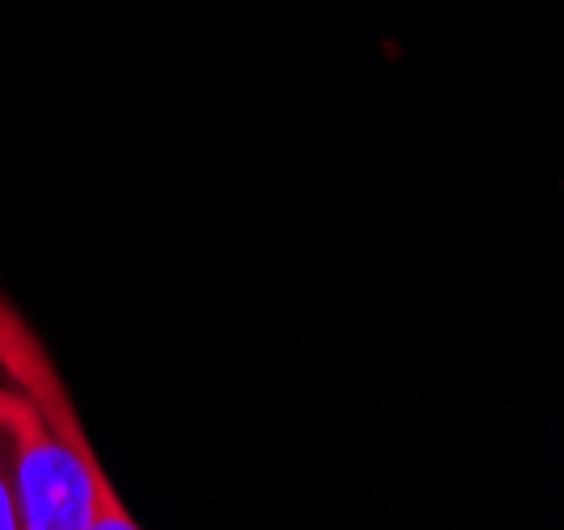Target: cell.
Returning a JSON list of instances; mask_svg holds the SVG:
<instances>
[{
	"mask_svg": "<svg viewBox=\"0 0 564 530\" xmlns=\"http://www.w3.org/2000/svg\"><path fill=\"white\" fill-rule=\"evenodd\" d=\"M89 455L59 370L0 300V480L22 530H89Z\"/></svg>",
	"mask_w": 564,
	"mask_h": 530,
	"instance_id": "6da1fadb",
	"label": "cell"
},
{
	"mask_svg": "<svg viewBox=\"0 0 564 530\" xmlns=\"http://www.w3.org/2000/svg\"><path fill=\"white\" fill-rule=\"evenodd\" d=\"M0 530H22V522H18V509H13V497H9L4 480H0Z\"/></svg>",
	"mask_w": 564,
	"mask_h": 530,
	"instance_id": "7a4b0ae2",
	"label": "cell"
}]
</instances>
